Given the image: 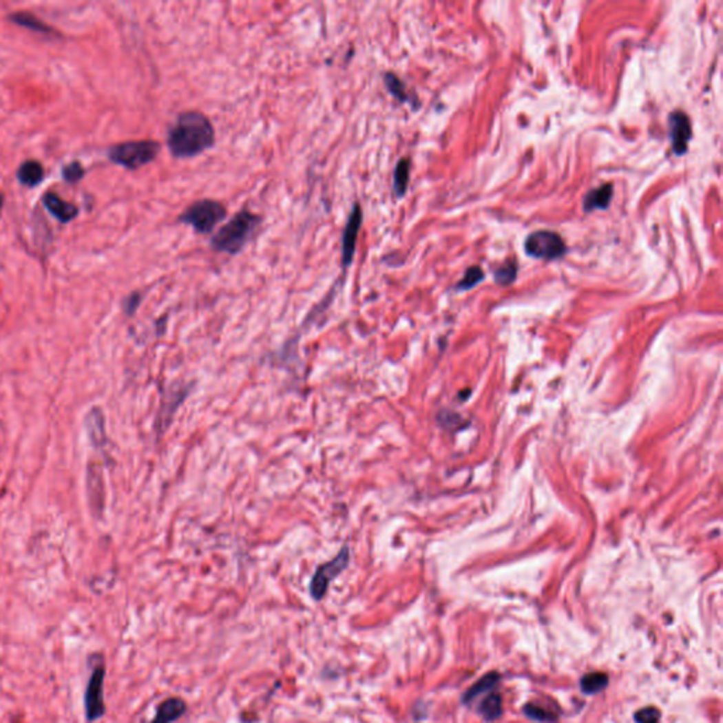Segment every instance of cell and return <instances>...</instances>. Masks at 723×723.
<instances>
[{"instance_id":"6da1fadb","label":"cell","mask_w":723,"mask_h":723,"mask_svg":"<svg viewBox=\"0 0 723 723\" xmlns=\"http://www.w3.org/2000/svg\"><path fill=\"white\" fill-rule=\"evenodd\" d=\"M216 132L211 119L200 110H185L177 115L167 130V147L177 160L193 158L211 150Z\"/></svg>"},{"instance_id":"7a4b0ae2","label":"cell","mask_w":723,"mask_h":723,"mask_svg":"<svg viewBox=\"0 0 723 723\" xmlns=\"http://www.w3.org/2000/svg\"><path fill=\"white\" fill-rule=\"evenodd\" d=\"M263 224V216L246 208L238 211L211 238V249L216 253L236 256L255 239Z\"/></svg>"},{"instance_id":"3957f363","label":"cell","mask_w":723,"mask_h":723,"mask_svg":"<svg viewBox=\"0 0 723 723\" xmlns=\"http://www.w3.org/2000/svg\"><path fill=\"white\" fill-rule=\"evenodd\" d=\"M228 215L227 207L216 200H200L187 207L178 216V222L192 228L198 235H209L224 222Z\"/></svg>"},{"instance_id":"277c9868","label":"cell","mask_w":723,"mask_h":723,"mask_svg":"<svg viewBox=\"0 0 723 723\" xmlns=\"http://www.w3.org/2000/svg\"><path fill=\"white\" fill-rule=\"evenodd\" d=\"M161 151V145L157 140H130L110 147L109 160L125 167L127 170H138L153 163Z\"/></svg>"},{"instance_id":"5b68a950","label":"cell","mask_w":723,"mask_h":723,"mask_svg":"<svg viewBox=\"0 0 723 723\" xmlns=\"http://www.w3.org/2000/svg\"><path fill=\"white\" fill-rule=\"evenodd\" d=\"M105 678L106 664L103 657L99 656L88 677L85 691H83V713H85V719L88 723H95L96 720L102 719L106 713Z\"/></svg>"},{"instance_id":"8992f818","label":"cell","mask_w":723,"mask_h":723,"mask_svg":"<svg viewBox=\"0 0 723 723\" xmlns=\"http://www.w3.org/2000/svg\"><path fill=\"white\" fill-rule=\"evenodd\" d=\"M525 253L534 259L558 260L567 253V246L563 238L552 231H536L527 236L524 242Z\"/></svg>"},{"instance_id":"52a82bcc","label":"cell","mask_w":723,"mask_h":723,"mask_svg":"<svg viewBox=\"0 0 723 723\" xmlns=\"http://www.w3.org/2000/svg\"><path fill=\"white\" fill-rule=\"evenodd\" d=\"M350 551L348 545H344L335 558L321 564L310 583V594L314 600H322L328 592L331 582L338 578L349 565Z\"/></svg>"},{"instance_id":"ba28073f","label":"cell","mask_w":723,"mask_h":723,"mask_svg":"<svg viewBox=\"0 0 723 723\" xmlns=\"http://www.w3.org/2000/svg\"><path fill=\"white\" fill-rule=\"evenodd\" d=\"M362 225H364V209H362V205L356 201L352 205V209L348 215L346 224L342 232V239H341V263H342L344 270L350 267L353 263L355 253H356V243H357V238H359Z\"/></svg>"},{"instance_id":"9c48e42d","label":"cell","mask_w":723,"mask_h":723,"mask_svg":"<svg viewBox=\"0 0 723 723\" xmlns=\"http://www.w3.org/2000/svg\"><path fill=\"white\" fill-rule=\"evenodd\" d=\"M87 497L91 514L95 520L102 518L105 512V481L102 465L98 461H90L87 466Z\"/></svg>"},{"instance_id":"30bf717a","label":"cell","mask_w":723,"mask_h":723,"mask_svg":"<svg viewBox=\"0 0 723 723\" xmlns=\"http://www.w3.org/2000/svg\"><path fill=\"white\" fill-rule=\"evenodd\" d=\"M669 126L674 153L677 156L685 154L688 151V143L692 136L689 118L684 112H681V110H675L669 118Z\"/></svg>"},{"instance_id":"8fae6325","label":"cell","mask_w":723,"mask_h":723,"mask_svg":"<svg viewBox=\"0 0 723 723\" xmlns=\"http://www.w3.org/2000/svg\"><path fill=\"white\" fill-rule=\"evenodd\" d=\"M83 428H85L92 447L102 450L106 445V420L103 410L99 407L90 408L83 417Z\"/></svg>"},{"instance_id":"7c38bea8","label":"cell","mask_w":723,"mask_h":723,"mask_svg":"<svg viewBox=\"0 0 723 723\" xmlns=\"http://www.w3.org/2000/svg\"><path fill=\"white\" fill-rule=\"evenodd\" d=\"M383 83H384L387 92L390 94L396 101H399L400 103H408L414 110L420 107V99L417 98V95L414 92L411 94L408 91L406 83L395 72L386 71L383 74Z\"/></svg>"},{"instance_id":"4fadbf2b","label":"cell","mask_w":723,"mask_h":723,"mask_svg":"<svg viewBox=\"0 0 723 723\" xmlns=\"http://www.w3.org/2000/svg\"><path fill=\"white\" fill-rule=\"evenodd\" d=\"M185 712H187V704L184 700L178 697L167 698L157 706L156 715L150 723H173L181 719L185 715Z\"/></svg>"},{"instance_id":"5bb4252c","label":"cell","mask_w":723,"mask_h":723,"mask_svg":"<svg viewBox=\"0 0 723 723\" xmlns=\"http://www.w3.org/2000/svg\"><path fill=\"white\" fill-rule=\"evenodd\" d=\"M614 197V185L603 184L591 189L583 198V211L592 212L595 209H606Z\"/></svg>"},{"instance_id":"9a60e30c","label":"cell","mask_w":723,"mask_h":723,"mask_svg":"<svg viewBox=\"0 0 723 723\" xmlns=\"http://www.w3.org/2000/svg\"><path fill=\"white\" fill-rule=\"evenodd\" d=\"M44 205L55 218L60 219L61 222H70L78 213V208L75 205L63 201L59 196H55V193H51V192L47 193V196L44 197Z\"/></svg>"},{"instance_id":"2e32d148","label":"cell","mask_w":723,"mask_h":723,"mask_svg":"<svg viewBox=\"0 0 723 723\" xmlns=\"http://www.w3.org/2000/svg\"><path fill=\"white\" fill-rule=\"evenodd\" d=\"M411 173V160L408 157L400 158L393 171V193L396 198H403L407 192Z\"/></svg>"},{"instance_id":"e0dca14e","label":"cell","mask_w":723,"mask_h":723,"mask_svg":"<svg viewBox=\"0 0 723 723\" xmlns=\"http://www.w3.org/2000/svg\"><path fill=\"white\" fill-rule=\"evenodd\" d=\"M17 178L23 185L27 187H34L39 185L44 178V170L40 163L37 161H25L21 164V167L17 171Z\"/></svg>"},{"instance_id":"ac0fdd59","label":"cell","mask_w":723,"mask_h":723,"mask_svg":"<svg viewBox=\"0 0 723 723\" xmlns=\"http://www.w3.org/2000/svg\"><path fill=\"white\" fill-rule=\"evenodd\" d=\"M499 680H500V675L497 673H494V671L483 675L478 682H475L474 685H472L468 689V692L463 695V698H462L463 702L469 704L470 701H474L475 698H478L479 695L490 691L499 682Z\"/></svg>"},{"instance_id":"d6986e66","label":"cell","mask_w":723,"mask_h":723,"mask_svg":"<svg viewBox=\"0 0 723 723\" xmlns=\"http://www.w3.org/2000/svg\"><path fill=\"white\" fill-rule=\"evenodd\" d=\"M503 712L502 706V697L499 693H490L486 700H483L479 705V713L482 717L488 722H493L497 717H500Z\"/></svg>"},{"instance_id":"ffe728a7","label":"cell","mask_w":723,"mask_h":723,"mask_svg":"<svg viewBox=\"0 0 723 723\" xmlns=\"http://www.w3.org/2000/svg\"><path fill=\"white\" fill-rule=\"evenodd\" d=\"M607 684H609L607 675L603 673H591L580 680V688L583 693H588V695H595L603 691L607 687Z\"/></svg>"},{"instance_id":"44dd1931","label":"cell","mask_w":723,"mask_h":723,"mask_svg":"<svg viewBox=\"0 0 723 723\" xmlns=\"http://www.w3.org/2000/svg\"><path fill=\"white\" fill-rule=\"evenodd\" d=\"M12 21H14L16 24L19 25H23V27H27V29L30 30H36V32H40V33H52V30L50 29V27H47L45 24H43L40 20H37L34 16L29 14V13H17V14H13L10 17Z\"/></svg>"},{"instance_id":"7402d4cb","label":"cell","mask_w":723,"mask_h":723,"mask_svg":"<svg viewBox=\"0 0 723 723\" xmlns=\"http://www.w3.org/2000/svg\"><path fill=\"white\" fill-rule=\"evenodd\" d=\"M516 277H517V264L514 262H507L494 271V282L500 286L512 284L516 280Z\"/></svg>"},{"instance_id":"603a6c76","label":"cell","mask_w":723,"mask_h":723,"mask_svg":"<svg viewBox=\"0 0 723 723\" xmlns=\"http://www.w3.org/2000/svg\"><path fill=\"white\" fill-rule=\"evenodd\" d=\"M483 277H485V274H483V271H482V269L479 266L469 267L466 270V273H465L463 279L458 283L457 289L458 290H469L472 287H475L479 282H482Z\"/></svg>"},{"instance_id":"cb8c5ba5","label":"cell","mask_w":723,"mask_h":723,"mask_svg":"<svg viewBox=\"0 0 723 723\" xmlns=\"http://www.w3.org/2000/svg\"><path fill=\"white\" fill-rule=\"evenodd\" d=\"M524 713H525L528 717H530V719H533V720H538V722H552V720H555V716H554V715H551L549 712L544 711V709L540 708V706L532 705V704L524 706Z\"/></svg>"},{"instance_id":"d4e9b609","label":"cell","mask_w":723,"mask_h":723,"mask_svg":"<svg viewBox=\"0 0 723 723\" xmlns=\"http://www.w3.org/2000/svg\"><path fill=\"white\" fill-rule=\"evenodd\" d=\"M83 174H85V171H83L82 165L79 163H71L70 165H67L64 171H63V177L65 181L68 182H76L79 181Z\"/></svg>"},{"instance_id":"484cf974","label":"cell","mask_w":723,"mask_h":723,"mask_svg":"<svg viewBox=\"0 0 723 723\" xmlns=\"http://www.w3.org/2000/svg\"><path fill=\"white\" fill-rule=\"evenodd\" d=\"M634 719L637 723H658L660 712L656 708H645L636 713Z\"/></svg>"},{"instance_id":"4316f807","label":"cell","mask_w":723,"mask_h":723,"mask_svg":"<svg viewBox=\"0 0 723 723\" xmlns=\"http://www.w3.org/2000/svg\"><path fill=\"white\" fill-rule=\"evenodd\" d=\"M140 302H142V294H140V293H133V294H130V295L125 300V304H123L125 313H126L127 315H133V314L136 313V310L138 308V305H140Z\"/></svg>"},{"instance_id":"83f0119b","label":"cell","mask_w":723,"mask_h":723,"mask_svg":"<svg viewBox=\"0 0 723 723\" xmlns=\"http://www.w3.org/2000/svg\"><path fill=\"white\" fill-rule=\"evenodd\" d=\"M2 208H3V197H2V193H0V213H2Z\"/></svg>"}]
</instances>
